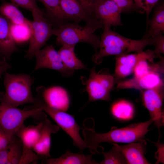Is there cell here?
Segmentation results:
<instances>
[{"label": "cell", "mask_w": 164, "mask_h": 164, "mask_svg": "<svg viewBox=\"0 0 164 164\" xmlns=\"http://www.w3.org/2000/svg\"><path fill=\"white\" fill-rule=\"evenodd\" d=\"M153 122L151 119L148 121L133 124L125 127L111 128L109 132L97 133L93 127L87 126L84 123L83 135L84 141L88 146L92 154L98 152L97 150L99 145L103 142L129 143L144 139L149 131V128Z\"/></svg>", "instance_id": "6da1fadb"}, {"label": "cell", "mask_w": 164, "mask_h": 164, "mask_svg": "<svg viewBox=\"0 0 164 164\" xmlns=\"http://www.w3.org/2000/svg\"><path fill=\"white\" fill-rule=\"evenodd\" d=\"M153 37L142 38L140 40L130 39L121 36L110 29L104 27L100 39L99 51L92 57L93 61L99 64L106 56L128 54L132 52L140 53L149 45H154Z\"/></svg>", "instance_id": "7a4b0ae2"}, {"label": "cell", "mask_w": 164, "mask_h": 164, "mask_svg": "<svg viewBox=\"0 0 164 164\" xmlns=\"http://www.w3.org/2000/svg\"><path fill=\"white\" fill-rule=\"evenodd\" d=\"M103 27L99 20L92 18L84 26L75 23H62L53 28V35L56 36V43L62 45H76L84 42L91 45L95 52L99 49L100 39L95 31Z\"/></svg>", "instance_id": "3957f363"}, {"label": "cell", "mask_w": 164, "mask_h": 164, "mask_svg": "<svg viewBox=\"0 0 164 164\" xmlns=\"http://www.w3.org/2000/svg\"><path fill=\"white\" fill-rule=\"evenodd\" d=\"M32 82L29 75L12 74L5 71L4 80L5 92L0 93V104L16 107L33 103L34 98L31 91Z\"/></svg>", "instance_id": "277c9868"}, {"label": "cell", "mask_w": 164, "mask_h": 164, "mask_svg": "<svg viewBox=\"0 0 164 164\" xmlns=\"http://www.w3.org/2000/svg\"><path fill=\"white\" fill-rule=\"evenodd\" d=\"M40 91L39 89L37 90V94L34 98L33 105L27 109L39 108L46 112L71 137L73 145L77 147L82 152L83 150L88 148V146L80 135V131L82 128L78 125L73 116L47 105L43 99Z\"/></svg>", "instance_id": "5b68a950"}, {"label": "cell", "mask_w": 164, "mask_h": 164, "mask_svg": "<svg viewBox=\"0 0 164 164\" xmlns=\"http://www.w3.org/2000/svg\"><path fill=\"white\" fill-rule=\"evenodd\" d=\"M42 109H20L16 107L0 104V128L8 134L15 135L26 120L32 118L40 121L46 118Z\"/></svg>", "instance_id": "8992f818"}, {"label": "cell", "mask_w": 164, "mask_h": 164, "mask_svg": "<svg viewBox=\"0 0 164 164\" xmlns=\"http://www.w3.org/2000/svg\"><path fill=\"white\" fill-rule=\"evenodd\" d=\"M33 19L32 22V32L26 58L31 59L40 50L53 35V28L51 23L45 17L43 12H32Z\"/></svg>", "instance_id": "52a82bcc"}, {"label": "cell", "mask_w": 164, "mask_h": 164, "mask_svg": "<svg viewBox=\"0 0 164 164\" xmlns=\"http://www.w3.org/2000/svg\"><path fill=\"white\" fill-rule=\"evenodd\" d=\"M115 80L114 76L102 70L97 72L94 67L90 71L89 78L85 82L89 97L88 102L97 100L109 101L110 94Z\"/></svg>", "instance_id": "ba28073f"}, {"label": "cell", "mask_w": 164, "mask_h": 164, "mask_svg": "<svg viewBox=\"0 0 164 164\" xmlns=\"http://www.w3.org/2000/svg\"><path fill=\"white\" fill-rule=\"evenodd\" d=\"M163 87L144 90L142 96L143 104L148 111L150 119L159 128L164 125V112L162 110Z\"/></svg>", "instance_id": "9c48e42d"}, {"label": "cell", "mask_w": 164, "mask_h": 164, "mask_svg": "<svg viewBox=\"0 0 164 164\" xmlns=\"http://www.w3.org/2000/svg\"><path fill=\"white\" fill-rule=\"evenodd\" d=\"M36 62L34 70L41 68H49L57 70L63 76H71L74 71L67 69L64 65L59 54L52 45L39 50L35 54Z\"/></svg>", "instance_id": "30bf717a"}, {"label": "cell", "mask_w": 164, "mask_h": 164, "mask_svg": "<svg viewBox=\"0 0 164 164\" xmlns=\"http://www.w3.org/2000/svg\"><path fill=\"white\" fill-rule=\"evenodd\" d=\"M122 12L117 5L111 0H99L93 15L94 18L100 21L103 27L122 25L121 14Z\"/></svg>", "instance_id": "8fae6325"}, {"label": "cell", "mask_w": 164, "mask_h": 164, "mask_svg": "<svg viewBox=\"0 0 164 164\" xmlns=\"http://www.w3.org/2000/svg\"><path fill=\"white\" fill-rule=\"evenodd\" d=\"M162 73L152 72L139 77H133L121 81L117 84L116 88L119 89H134L147 90L163 87Z\"/></svg>", "instance_id": "7c38bea8"}, {"label": "cell", "mask_w": 164, "mask_h": 164, "mask_svg": "<svg viewBox=\"0 0 164 164\" xmlns=\"http://www.w3.org/2000/svg\"><path fill=\"white\" fill-rule=\"evenodd\" d=\"M41 96L44 102L55 109L66 111L70 104V99L65 90L59 86H54L47 89L40 86Z\"/></svg>", "instance_id": "4fadbf2b"}, {"label": "cell", "mask_w": 164, "mask_h": 164, "mask_svg": "<svg viewBox=\"0 0 164 164\" xmlns=\"http://www.w3.org/2000/svg\"><path fill=\"white\" fill-rule=\"evenodd\" d=\"M10 22L0 13V64L10 60L18 48L11 33Z\"/></svg>", "instance_id": "5bb4252c"}, {"label": "cell", "mask_w": 164, "mask_h": 164, "mask_svg": "<svg viewBox=\"0 0 164 164\" xmlns=\"http://www.w3.org/2000/svg\"><path fill=\"white\" fill-rule=\"evenodd\" d=\"M39 138L32 148L33 151L37 154L51 158L50 151L51 144V135L57 132L60 127L53 124L48 119L46 118L43 121Z\"/></svg>", "instance_id": "9a60e30c"}, {"label": "cell", "mask_w": 164, "mask_h": 164, "mask_svg": "<svg viewBox=\"0 0 164 164\" xmlns=\"http://www.w3.org/2000/svg\"><path fill=\"white\" fill-rule=\"evenodd\" d=\"M146 144L144 139L126 145H118L127 164H149L150 163L144 155L146 151Z\"/></svg>", "instance_id": "2e32d148"}, {"label": "cell", "mask_w": 164, "mask_h": 164, "mask_svg": "<svg viewBox=\"0 0 164 164\" xmlns=\"http://www.w3.org/2000/svg\"><path fill=\"white\" fill-rule=\"evenodd\" d=\"M157 58L153 51H144L142 57L137 63L134 69V77H139L149 73L156 72L163 74L164 72V59L157 63L154 61Z\"/></svg>", "instance_id": "e0dca14e"}, {"label": "cell", "mask_w": 164, "mask_h": 164, "mask_svg": "<svg viewBox=\"0 0 164 164\" xmlns=\"http://www.w3.org/2000/svg\"><path fill=\"white\" fill-rule=\"evenodd\" d=\"M144 51L133 54H125L116 56L114 77L125 78L133 73L134 68L143 55Z\"/></svg>", "instance_id": "ac0fdd59"}, {"label": "cell", "mask_w": 164, "mask_h": 164, "mask_svg": "<svg viewBox=\"0 0 164 164\" xmlns=\"http://www.w3.org/2000/svg\"><path fill=\"white\" fill-rule=\"evenodd\" d=\"M153 13L146 25V33L142 38L153 37L164 32V3L159 0L153 8Z\"/></svg>", "instance_id": "d6986e66"}, {"label": "cell", "mask_w": 164, "mask_h": 164, "mask_svg": "<svg viewBox=\"0 0 164 164\" xmlns=\"http://www.w3.org/2000/svg\"><path fill=\"white\" fill-rule=\"evenodd\" d=\"M42 124V121L36 125L21 126L15 135L20 140L22 149H32L39 138Z\"/></svg>", "instance_id": "ffe728a7"}, {"label": "cell", "mask_w": 164, "mask_h": 164, "mask_svg": "<svg viewBox=\"0 0 164 164\" xmlns=\"http://www.w3.org/2000/svg\"><path fill=\"white\" fill-rule=\"evenodd\" d=\"M93 154L85 155L82 152L73 153L67 151L60 157L46 158L43 160V163L47 164H98L92 159Z\"/></svg>", "instance_id": "44dd1931"}, {"label": "cell", "mask_w": 164, "mask_h": 164, "mask_svg": "<svg viewBox=\"0 0 164 164\" xmlns=\"http://www.w3.org/2000/svg\"><path fill=\"white\" fill-rule=\"evenodd\" d=\"M61 8L68 19L76 22H88L92 18L86 12L77 0H59Z\"/></svg>", "instance_id": "7402d4cb"}, {"label": "cell", "mask_w": 164, "mask_h": 164, "mask_svg": "<svg viewBox=\"0 0 164 164\" xmlns=\"http://www.w3.org/2000/svg\"><path fill=\"white\" fill-rule=\"evenodd\" d=\"M22 152V144L15 135L7 147L0 151V164H19Z\"/></svg>", "instance_id": "603a6c76"}, {"label": "cell", "mask_w": 164, "mask_h": 164, "mask_svg": "<svg viewBox=\"0 0 164 164\" xmlns=\"http://www.w3.org/2000/svg\"><path fill=\"white\" fill-rule=\"evenodd\" d=\"M112 116L117 120L127 121L134 116L135 109L133 104L125 99H120L113 102L110 108Z\"/></svg>", "instance_id": "cb8c5ba5"}, {"label": "cell", "mask_w": 164, "mask_h": 164, "mask_svg": "<svg viewBox=\"0 0 164 164\" xmlns=\"http://www.w3.org/2000/svg\"><path fill=\"white\" fill-rule=\"evenodd\" d=\"M44 5L46 11L45 17L56 27L63 23L68 18L62 10L59 0H38Z\"/></svg>", "instance_id": "d4e9b609"}, {"label": "cell", "mask_w": 164, "mask_h": 164, "mask_svg": "<svg viewBox=\"0 0 164 164\" xmlns=\"http://www.w3.org/2000/svg\"><path fill=\"white\" fill-rule=\"evenodd\" d=\"M75 45H63L58 53L64 66L67 69L74 71L87 69L86 66L76 56L74 50Z\"/></svg>", "instance_id": "484cf974"}, {"label": "cell", "mask_w": 164, "mask_h": 164, "mask_svg": "<svg viewBox=\"0 0 164 164\" xmlns=\"http://www.w3.org/2000/svg\"><path fill=\"white\" fill-rule=\"evenodd\" d=\"M0 5V13L11 23L32 25V22L26 19L15 4L5 0H1Z\"/></svg>", "instance_id": "4316f807"}, {"label": "cell", "mask_w": 164, "mask_h": 164, "mask_svg": "<svg viewBox=\"0 0 164 164\" xmlns=\"http://www.w3.org/2000/svg\"><path fill=\"white\" fill-rule=\"evenodd\" d=\"M31 27L32 25L17 24L10 23V32L15 42H23L30 39Z\"/></svg>", "instance_id": "83f0119b"}, {"label": "cell", "mask_w": 164, "mask_h": 164, "mask_svg": "<svg viewBox=\"0 0 164 164\" xmlns=\"http://www.w3.org/2000/svg\"><path fill=\"white\" fill-rule=\"evenodd\" d=\"M113 146L110 151L107 152H102L104 156V159L98 163V164H127L118 145L115 143H113Z\"/></svg>", "instance_id": "f1b7e54d"}, {"label": "cell", "mask_w": 164, "mask_h": 164, "mask_svg": "<svg viewBox=\"0 0 164 164\" xmlns=\"http://www.w3.org/2000/svg\"><path fill=\"white\" fill-rule=\"evenodd\" d=\"M159 0H133L136 6L142 12L143 11L145 12L146 15V25L149 20L150 12Z\"/></svg>", "instance_id": "f546056e"}, {"label": "cell", "mask_w": 164, "mask_h": 164, "mask_svg": "<svg viewBox=\"0 0 164 164\" xmlns=\"http://www.w3.org/2000/svg\"><path fill=\"white\" fill-rule=\"evenodd\" d=\"M114 2L122 12H129L133 11L142 12L135 5L133 0H111Z\"/></svg>", "instance_id": "4dcf8cb0"}, {"label": "cell", "mask_w": 164, "mask_h": 164, "mask_svg": "<svg viewBox=\"0 0 164 164\" xmlns=\"http://www.w3.org/2000/svg\"><path fill=\"white\" fill-rule=\"evenodd\" d=\"M17 6L29 10L32 12L36 11L42 12L38 7L36 0H10Z\"/></svg>", "instance_id": "1f68e13d"}, {"label": "cell", "mask_w": 164, "mask_h": 164, "mask_svg": "<svg viewBox=\"0 0 164 164\" xmlns=\"http://www.w3.org/2000/svg\"><path fill=\"white\" fill-rule=\"evenodd\" d=\"M154 39V46L155 49L153 52L157 57L160 60L163 59L161 55L164 53V36L162 34L153 37Z\"/></svg>", "instance_id": "d6a6232c"}, {"label": "cell", "mask_w": 164, "mask_h": 164, "mask_svg": "<svg viewBox=\"0 0 164 164\" xmlns=\"http://www.w3.org/2000/svg\"><path fill=\"white\" fill-rule=\"evenodd\" d=\"M84 10L90 17L92 15L95 6L99 0H77Z\"/></svg>", "instance_id": "836d02e7"}, {"label": "cell", "mask_w": 164, "mask_h": 164, "mask_svg": "<svg viewBox=\"0 0 164 164\" xmlns=\"http://www.w3.org/2000/svg\"><path fill=\"white\" fill-rule=\"evenodd\" d=\"M15 136L8 134L0 128V151L7 147Z\"/></svg>", "instance_id": "e575fe53"}, {"label": "cell", "mask_w": 164, "mask_h": 164, "mask_svg": "<svg viewBox=\"0 0 164 164\" xmlns=\"http://www.w3.org/2000/svg\"><path fill=\"white\" fill-rule=\"evenodd\" d=\"M11 67V65L7 61L0 64V79L2 74Z\"/></svg>", "instance_id": "d590c367"}]
</instances>
